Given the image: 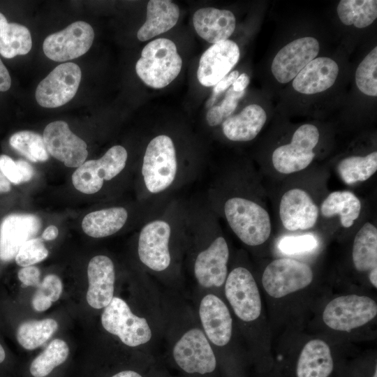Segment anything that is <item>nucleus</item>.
Returning <instances> with one entry per match:
<instances>
[{
    "mask_svg": "<svg viewBox=\"0 0 377 377\" xmlns=\"http://www.w3.org/2000/svg\"><path fill=\"white\" fill-rule=\"evenodd\" d=\"M182 60L173 41L159 38L147 43L135 64V71L148 87L161 89L179 74Z\"/></svg>",
    "mask_w": 377,
    "mask_h": 377,
    "instance_id": "obj_1",
    "label": "nucleus"
},
{
    "mask_svg": "<svg viewBox=\"0 0 377 377\" xmlns=\"http://www.w3.org/2000/svg\"><path fill=\"white\" fill-rule=\"evenodd\" d=\"M224 213L230 227L245 244L258 246L269 237V215L256 202L246 198H232L226 202Z\"/></svg>",
    "mask_w": 377,
    "mask_h": 377,
    "instance_id": "obj_2",
    "label": "nucleus"
},
{
    "mask_svg": "<svg viewBox=\"0 0 377 377\" xmlns=\"http://www.w3.org/2000/svg\"><path fill=\"white\" fill-rule=\"evenodd\" d=\"M177 169L175 148L172 139L165 135L154 138L148 144L142 167L147 190L161 192L175 180Z\"/></svg>",
    "mask_w": 377,
    "mask_h": 377,
    "instance_id": "obj_3",
    "label": "nucleus"
},
{
    "mask_svg": "<svg viewBox=\"0 0 377 377\" xmlns=\"http://www.w3.org/2000/svg\"><path fill=\"white\" fill-rule=\"evenodd\" d=\"M376 315L377 304L373 299L348 295L331 300L324 309L323 320L334 330L350 332L369 323Z\"/></svg>",
    "mask_w": 377,
    "mask_h": 377,
    "instance_id": "obj_4",
    "label": "nucleus"
},
{
    "mask_svg": "<svg viewBox=\"0 0 377 377\" xmlns=\"http://www.w3.org/2000/svg\"><path fill=\"white\" fill-rule=\"evenodd\" d=\"M101 323L107 332L118 337L128 346L145 344L151 338L147 320L133 313L127 303L118 297H114L104 308Z\"/></svg>",
    "mask_w": 377,
    "mask_h": 377,
    "instance_id": "obj_5",
    "label": "nucleus"
},
{
    "mask_svg": "<svg viewBox=\"0 0 377 377\" xmlns=\"http://www.w3.org/2000/svg\"><path fill=\"white\" fill-rule=\"evenodd\" d=\"M313 279V273L309 265L284 258L274 260L266 267L262 283L269 295L281 298L305 288Z\"/></svg>",
    "mask_w": 377,
    "mask_h": 377,
    "instance_id": "obj_6",
    "label": "nucleus"
},
{
    "mask_svg": "<svg viewBox=\"0 0 377 377\" xmlns=\"http://www.w3.org/2000/svg\"><path fill=\"white\" fill-rule=\"evenodd\" d=\"M319 140V131L313 124H303L293 133L289 144L277 147L272 154L274 168L280 173L291 174L309 166L315 157L313 149Z\"/></svg>",
    "mask_w": 377,
    "mask_h": 377,
    "instance_id": "obj_7",
    "label": "nucleus"
},
{
    "mask_svg": "<svg viewBox=\"0 0 377 377\" xmlns=\"http://www.w3.org/2000/svg\"><path fill=\"white\" fill-rule=\"evenodd\" d=\"M81 77V69L76 64L67 62L58 65L36 87V101L47 108L67 103L76 94Z\"/></svg>",
    "mask_w": 377,
    "mask_h": 377,
    "instance_id": "obj_8",
    "label": "nucleus"
},
{
    "mask_svg": "<svg viewBox=\"0 0 377 377\" xmlns=\"http://www.w3.org/2000/svg\"><path fill=\"white\" fill-rule=\"evenodd\" d=\"M225 295L235 315L242 321L256 320L262 311L261 297L251 273L242 267L233 269L225 281Z\"/></svg>",
    "mask_w": 377,
    "mask_h": 377,
    "instance_id": "obj_9",
    "label": "nucleus"
},
{
    "mask_svg": "<svg viewBox=\"0 0 377 377\" xmlns=\"http://www.w3.org/2000/svg\"><path fill=\"white\" fill-rule=\"evenodd\" d=\"M172 355L176 364L188 374H209L216 367L209 341L198 328H192L181 337L175 344Z\"/></svg>",
    "mask_w": 377,
    "mask_h": 377,
    "instance_id": "obj_10",
    "label": "nucleus"
},
{
    "mask_svg": "<svg viewBox=\"0 0 377 377\" xmlns=\"http://www.w3.org/2000/svg\"><path fill=\"white\" fill-rule=\"evenodd\" d=\"M94 38L91 26L84 21H76L64 29L47 36L43 50L50 59L63 62L84 54L92 45Z\"/></svg>",
    "mask_w": 377,
    "mask_h": 377,
    "instance_id": "obj_11",
    "label": "nucleus"
},
{
    "mask_svg": "<svg viewBox=\"0 0 377 377\" xmlns=\"http://www.w3.org/2000/svg\"><path fill=\"white\" fill-rule=\"evenodd\" d=\"M43 138L48 154L67 167L77 168L87 159L86 142L74 134L64 121L47 124Z\"/></svg>",
    "mask_w": 377,
    "mask_h": 377,
    "instance_id": "obj_12",
    "label": "nucleus"
},
{
    "mask_svg": "<svg viewBox=\"0 0 377 377\" xmlns=\"http://www.w3.org/2000/svg\"><path fill=\"white\" fill-rule=\"evenodd\" d=\"M320 50L319 43L313 37L297 38L282 47L274 57L272 73L280 83L293 80L313 59Z\"/></svg>",
    "mask_w": 377,
    "mask_h": 377,
    "instance_id": "obj_13",
    "label": "nucleus"
},
{
    "mask_svg": "<svg viewBox=\"0 0 377 377\" xmlns=\"http://www.w3.org/2000/svg\"><path fill=\"white\" fill-rule=\"evenodd\" d=\"M171 229L161 220L153 221L141 230L138 253L140 261L149 269L161 272L168 267L171 257L168 248Z\"/></svg>",
    "mask_w": 377,
    "mask_h": 377,
    "instance_id": "obj_14",
    "label": "nucleus"
},
{
    "mask_svg": "<svg viewBox=\"0 0 377 377\" xmlns=\"http://www.w3.org/2000/svg\"><path fill=\"white\" fill-rule=\"evenodd\" d=\"M240 52L236 43L226 40L213 44L202 54L197 71L199 82L213 87L227 75L239 61Z\"/></svg>",
    "mask_w": 377,
    "mask_h": 377,
    "instance_id": "obj_15",
    "label": "nucleus"
},
{
    "mask_svg": "<svg viewBox=\"0 0 377 377\" xmlns=\"http://www.w3.org/2000/svg\"><path fill=\"white\" fill-rule=\"evenodd\" d=\"M42 223L32 214H10L0 224V260L8 262L17 255L20 247L38 234Z\"/></svg>",
    "mask_w": 377,
    "mask_h": 377,
    "instance_id": "obj_16",
    "label": "nucleus"
},
{
    "mask_svg": "<svg viewBox=\"0 0 377 377\" xmlns=\"http://www.w3.org/2000/svg\"><path fill=\"white\" fill-rule=\"evenodd\" d=\"M318 207L309 193L301 188L287 191L279 204V216L288 230H308L317 222Z\"/></svg>",
    "mask_w": 377,
    "mask_h": 377,
    "instance_id": "obj_17",
    "label": "nucleus"
},
{
    "mask_svg": "<svg viewBox=\"0 0 377 377\" xmlns=\"http://www.w3.org/2000/svg\"><path fill=\"white\" fill-rule=\"evenodd\" d=\"M229 249L223 237L216 238L205 250L198 255L194 274L198 283L204 288L220 287L228 274Z\"/></svg>",
    "mask_w": 377,
    "mask_h": 377,
    "instance_id": "obj_18",
    "label": "nucleus"
},
{
    "mask_svg": "<svg viewBox=\"0 0 377 377\" xmlns=\"http://www.w3.org/2000/svg\"><path fill=\"white\" fill-rule=\"evenodd\" d=\"M199 316L204 333L209 341L224 346L231 339L232 319L226 304L216 295L208 294L201 300Z\"/></svg>",
    "mask_w": 377,
    "mask_h": 377,
    "instance_id": "obj_19",
    "label": "nucleus"
},
{
    "mask_svg": "<svg viewBox=\"0 0 377 377\" xmlns=\"http://www.w3.org/2000/svg\"><path fill=\"white\" fill-rule=\"evenodd\" d=\"M87 276V303L94 309L105 308L114 297L115 272L112 260L103 255L92 258L88 264Z\"/></svg>",
    "mask_w": 377,
    "mask_h": 377,
    "instance_id": "obj_20",
    "label": "nucleus"
},
{
    "mask_svg": "<svg viewBox=\"0 0 377 377\" xmlns=\"http://www.w3.org/2000/svg\"><path fill=\"white\" fill-rule=\"evenodd\" d=\"M339 66L332 59L318 57L310 61L293 79V87L304 94L324 91L335 82Z\"/></svg>",
    "mask_w": 377,
    "mask_h": 377,
    "instance_id": "obj_21",
    "label": "nucleus"
},
{
    "mask_svg": "<svg viewBox=\"0 0 377 377\" xmlns=\"http://www.w3.org/2000/svg\"><path fill=\"white\" fill-rule=\"evenodd\" d=\"M193 27L200 37L211 43L228 40L235 29L234 14L226 9L202 8L193 16Z\"/></svg>",
    "mask_w": 377,
    "mask_h": 377,
    "instance_id": "obj_22",
    "label": "nucleus"
},
{
    "mask_svg": "<svg viewBox=\"0 0 377 377\" xmlns=\"http://www.w3.org/2000/svg\"><path fill=\"white\" fill-rule=\"evenodd\" d=\"M266 120L265 110L259 105L251 104L222 123L223 133L232 141H250L260 133Z\"/></svg>",
    "mask_w": 377,
    "mask_h": 377,
    "instance_id": "obj_23",
    "label": "nucleus"
},
{
    "mask_svg": "<svg viewBox=\"0 0 377 377\" xmlns=\"http://www.w3.org/2000/svg\"><path fill=\"white\" fill-rule=\"evenodd\" d=\"M334 369L331 350L321 339H312L303 347L297 367V377H328Z\"/></svg>",
    "mask_w": 377,
    "mask_h": 377,
    "instance_id": "obj_24",
    "label": "nucleus"
},
{
    "mask_svg": "<svg viewBox=\"0 0 377 377\" xmlns=\"http://www.w3.org/2000/svg\"><path fill=\"white\" fill-rule=\"evenodd\" d=\"M179 16V7L171 1H149L146 21L137 33L138 40L146 41L169 31L177 24Z\"/></svg>",
    "mask_w": 377,
    "mask_h": 377,
    "instance_id": "obj_25",
    "label": "nucleus"
},
{
    "mask_svg": "<svg viewBox=\"0 0 377 377\" xmlns=\"http://www.w3.org/2000/svg\"><path fill=\"white\" fill-rule=\"evenodd\" d=\"M128 213L124 207H111L92 212L82 221V228L89 236L101 238L119 231L125 224Z\"/></svg>",
    "mask_w": 377,
    "mask_h": 377,
    "instance_id": "obj_26",
    "label": "nucleus"
},
{
    "mask_svg": "<svg viewBox=\"0 0 377 377\" xmlns=\"http://www.w3.org/2000/svg\"><path fill=\"white\" fill-rule=\"evenodd\" d=\"M362 204L359 198L348 191H334L323 200L320 212L326 218L339 216L343 227H351L360 216Z\"/></svg>",
    "mask_w": 377,
    "mask_h": 377,
    "instance_id": "obj_27",
    "label": "nucleus"
},
{
    "mask_svg": "<svg viewBox=\"0 0 377 377\" xmlns=\"http://www.w3.org/2000/svg\"><path fill=\"white\" fill-rule=\"evenodd\" d=\"M32 40L29 30L17 23H8L0 13V54L11 59L27 54L31 49Z\"/></svg>",
    "mask_w": 377,
    "mask_h": 377,
    "instance_id": "obj_28",
    "label": "nucleus"
},
{
    "mask_svg": "<svg viewBox=\"0 0 377 377\" xmlns=\"http://www.w3.org/2000/svg\"><path fill=\"white\" fill-rule=\"evenodd\" d=\"M352 259L359 272H367L377 267V228L371 223H365L356 233Z\"/></svg>",
    "mask_w": 377,
    "mask_h": 377,
    "instance_id": "obj_29",
    "label": "nucleus"
},
{
    "mask_svg": "<svg viewBox=\"0 0 377 377\" xmlns=\"http://www.w3.org/2000/svg\"><path fill=\"white\" fill-rule=\"evenodd\" d=\"M337 12L343 24L364 28L377 17V1L342 0L338 4Z\"/></svg>",
    "mask_w": 377,
    "mask_h": 377,
    "instance_id": "obj_30",
    "label": "nucleus"
},
{
    "mask_svg": "<svg viewBox=\"0 0 377 377\" xmlns=\"http://www.w3.org/2000/svg\"><path fill=\"white\" fill-rule=\"evenodd\" d=\"M337 170L346 184L366 181L377 170V151H373L365 156L346 157L339 162Z\"/></svg>",
    "mask_w": 377,
    "mask_h": 377,
    "instance_id": "obj_31",
    "label": "nucleus"
},
{
    "mask_svg": "<svg viewBox=\"0 0 377 377\" xmlns=\"http://www.w3.org/2000/svg\"><path fill=\"white\" fill-rule=\"evenodd\" d=\"M58 329L52 318L31 320L20 324L17 330L18 343L27 350H34L47 341Z\"/></svg>",
    "mask_w": 377,
    "mask_h": 377,
    "instance_id": "obj_32",
    "label": "nucleus"
},
{
    "mask_svg": "<svg viewBox=\"0 0 377 377\" xmlns=\"http://www.w3.org/2000/svg\"><path fill=\"white\" fill-rule=\"evenodd\" d=\"M69 348L66 341L60 339L52 340L45 349L31 362L29 368L34 377H45L68 358Z\"/></svg>",
    "mask_w": 377,
    "mask_h": 377,
    "instance_id": "obj_33",
    "label": "nucleus"
},
{
    "mask_svg": "<svg viewBox=\"0 0 377 377\" xmlns=\"http://www.w3.org/2000/svg\"><path fill=\"white\" fill-rule=\"evenodd\" d=\"M10 146L32 162H43L48 159L43 138L30 131H18L11 135Z\"/></svg>",
    "mask_w": 377,
    "mask_h": 377,
    "instance_id": "obj_34",
    "label": "nucleus"
},
{
    "mask_svg": "<svg viewBox=\"0 0 377 377\" xmlns=\"http://www.w3.org/2000/svg\"><path fill=\"white\" fill-rule=\"evenodd\" d=\"M377 47L371 51L361 61L355 72V82L358 89L363 94L370 96H377Z\"/></svg>",
    "mask_w": 377,
    "mask_h": 377,
    "instance_id": "obj_35",
    "label": "nucleus"
},
{
    "mask_svg": "<svg viewBox=\"0 0 377 377\" xmlns=\"http://www.w3.org/2000/svg\"><path fill=\"white\" fill-rule=\"evenodd\" d=\"M128 154L126 149L120 145L110 148L99 159L95 160L97 172L103 180H110L124 168Z\"/></svg>",
    "mask_w": 377,
    "mask_h": 377,
    "instance_id": "obj_36",
    "label": "nucleus"
},
{
    "mask_svg": "<svg viewBox=\"0 0 377 377\" xmlns=\"http://www.w3.org/2000/svg\"><path fill=\"white\" fill-rule=\"evenodd\" d=\"M103 181L97 172L95 160L85 161L72 175L74 187L86 194L98 192L102 188Z\"/></svg>",
    "mask_w": 377,
    "mask_h": 377,
    "instance_id": "obj_37",
    "label": "nucleus"
},
{
    "mask_svg": "<svg viewBox=\"0 0 377 377\" xmlns=\"http://www.w3.org/2000/svg\"><path fill=\"white\" fill-rule=\"evenodd\" d=\"M0 171L6 179L14 184H20L30 181L34 175V168L26 161H14L10 156L0 155Z\"/></svg>",
    "mask_w": 377,
    "mask_h": 377,
    "instance_id": "obj_38",
    "label": "nucleus"
},
{
    "mask_svg": "<svg viewBox=\"0 0 377 377\" xmlns=\"http://www.w3.org/2000/svg\"><path fill=\"white\" fill-rule=\"evenodd\" d=\"M245 93V91H235L232 87H230L221 104L211 107L207 111L206 119L208 124L210 126L219 125L230 117Z\"/></svg>",
    "mask_w": 377,
    "mask_h": 377,
    "instance_id": "obj_39",
    "label": "nucleus"
},
{
    "mask_svg": "<svg viewBox=\"0 0 377 377\" xmlns=\"http://www.w3.org/2000/svg\"><path fill=\"white\" fill-rule=\"evenodd\" d=\"M48 256V250L40 238H32L27 241L20 249L15 257V263L21 267L31 266Z\"/></svg>",
    "mask_w": 377,
    "mask_h": 377,
    "instance_id": "obj_40",
    "label": "nucleus"
},
{
    "mask_svg": "<svg viewBox=\"0 0 377 377\" xmlns=\"http://www.w3.org/2000/svg\"><path fill=\"white\" fill-rule=\"evenodd\" d=\"M317 246V239L311 235L285 237L279 243V249L286 254L310 251Z\"/></svg>",
    "mask_w": 377,
    "mask_h": 377,
    "instance_id": "obj_41",
    "label": "nucleus"
},
{
    "mask_svg": "<svg viewBox=\"0 0 377 377\" xmlns=\"http://www.w3.org/2000/svg\"><path fill=\"white\" fill-rule=\"evenodd\" d=\"M63 285L61 279L55 274L45 276L37 287L38 292L49 297L52 302L59 300L62 293Z\"/></svg>",
    "mask_w": 377,
    "mask_h": 377,
    "instance_id": "obj_42",
    "label": "nucleus"
},
{
    "mask_svg": "<svg viewBox=\"0 0 377 377\" xmlns=\"http://www.w3.org/2000/svg\"><path fill=\"white\" fill-rule=\"evenodd\" d=\"M40 269L32 265L21 268L17 273L19 280L25 286L38 287L40 283Z\"/></svg>",
    "mask_w": 377,
    "mask_h": 377,
    "instance_id": "obj_43",
    "label": "nucleus"
},
{
    "mask_svg": "<svg viewBox=\"0 0 377 377\" xmlns=\"http://www.w3.org/2000/svg\"><path fill=\"white\" fill-rule=\"evenodd\" d=\"M239 75V72L237 71H233L216 84L213 89L212 95L207 102V107H212L216 97L227 89L230 85H232Z\"/></svg>",
    "mask_w": 377,
    "mask_h": 377,
    "instance_id": "obj_44",
    "label": "nucleus"
},
{
    "mask_svg": "<svg viewBox=\"0 0 377 377\" xmlns=\"http://www.w3.org/2000/svg\"><path fill=\"white\" fill-rule=\"evenodd\" d=\"M52 303V302L49 297L38 291H36L32 298L33 307L36 311L39 312L48 309L51 306Z\"/></svg>",
    "mask_w": 377,
    "mask_h": 377,
    "instance_id": "obj_45",
    "label": "nucleus"
},
{
    "mask_svg": "<svg viewBox=\"0 0 377 377\" xmlns=\"http://www.w3.org/2000/svg\"><path fill=\"white\" fill-rule=\"evenodd\" d=\"M11 86V78L8 69L0 58V91H8Z\"/></svg>",
    "mask_w": 377,
    "mask_h": 377,
    "instance_id": "obj_46",
    "label": "nucleus"
},
{
    "mask_svg": "<svg viewBox=\"0 0 377 377\" xmlns=\"http://www.w3.org/2000/svg\"><path fill=\"white\" fill-rule=\"evenodd\" d=\"M249 84V77L247 74L242 73L238 76L235 82L232 84L234 91L240 92L245 91V89Z\"/></svg>",
    "mask_w": 377,
    "mask_h": 377,
    "instance_id": "obj_47",
    "label": "nucleus"
},
{
    "mask_svg": "<svg viewBox=\"0 0 377 377\" xmlns=\"http://www.w3.org/2000/svg\"><path fill=\"white\" fill-rule=\"evenodd\" d=\"M59 234L57 228L54 226H49L43 232L42 238L45 240H53L57 238Z\"/></svg>",
    "mask_w": 377,
    "mask_h": 377,
    "instance_id": "obj_48",
    "label": "nucleus"
},
{
    "mask_svg": "<svg viewBox=\"0 0 377 377\" xmlns=\"http://www.w3.org/2000/svg\"><path fill=\"white\" fill-rule=\"evenodd\" d=\"M10 188V182L0 171V193L9 192Z\"/></svg>",
    "mask_w": 377,
    "mask_h": 377,
    "instance_id": "obj_49",
    "label": "nucleus"
},
{
    "mask_svg": "<svg viewBox=\"0 0 377 377\" xmlns=\"http://www.w3.org/2000/svg\"><path fill=\"white\" fill-rule=\"evenodd\" d=\"M112 377H142L140 374L132 370H125L120 371Z\"/></svg>",
    "mask_w": 377,
    "mask_h": 377,
    "instance_id": "obj_50",
    "label": "nucleus"
},
{
    "mask_svg": "<svg viewBox=\"0 0 377 377\" xmlns=\"http://www.w3.org/2000/svg\"><path fill=\"white\" fill-rule=\"evenodd\" d=\"M369 279L372 286L377 288V267H375L369 271Z\"/></svg>",
    "mask_w": 377,
    "mask_h": 377,
    "instance_id": "obj_51",
    "label": "nucleus"
},
{
    "mask_svg": "<svg viewBox=\"0 0 377 377\" xmlns=\"http://www.w3.org/2000/svg\"><path fill=\"white\" fill-rule=\"evenodd\" d=\"M6 357V353L2 347V346L0 344V364L3 362Z\"/></svg>",
    "mask_w": 377,
    "mask_h": 377,
    "instance_id": "obj_52",
    "label": "nucleus"
},
{
    "mask_svg": "<svg viewBox=\"0 0 377 377\" xmlns=\"http://www.w3.org/2000/svg\"><path fill=\"white\" fill-rule=\"evenodd\" d=\"M372 377H377V369H376H376H375V371H374V375Z\"/></svg>",
    "mask_w": 377,
    "mask_h": 377,
    "instance_id": "obj_53",
    "label": "nucleus"
}]
</instances>
